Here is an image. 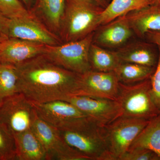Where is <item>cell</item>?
<instances>
[{"label":"cell","instance_id":"1","mask_svg":"<svg viewBox=\"0 0 160 160\" xmlns=\"http://www.w3.org/2000/svg\"><path fill=\"white\" fill-rule=\"evenodd\" d=\"M19 92L33 103L66 101L74 95L79 74L40 55L17 65Z\"/></svg>","mask_w":160,"mask_h":160},{"label":"cell","instance_id":"2","mask_svg":"<svg viewBox=\"0 0 160 160\" xmlns=\"http://www.w3.org/2000/svg\"><path fill=\"white\" fill-rule=\"evenodd\" d=\"M65 1L59 33L62 42L81 40L95 32L104 8L95 0Z\"/></svg>","mask_w":160,"mask_h":160},{"label":"cell","instance_id":"3","mask_svg":"<svg viewBox=\"0 0 160 160\" xmlns=\"http://www.w3.org/2000/svg\"><path fill=\"white\" fill-rule=\"evenodd\" d=\"M58 129L66 142L89 160H114L109 150L105 127L91 119L84 120L74 128Z\"/></svg>","mask_w":160,"mask_h":160},{"label":"cell","instance_id":"4","mask_svg":"<svg viewBox=\"0 0 160 160\" xmlns=\"http://www.w3.org/2000/svg\"><path fill=\"white\" fill-rule=\"evenodd\" d=\"M117 101L122 116L150 120L160 114L152 95L150 78L132 84L119 82Z\"/></svg>","mask_w":160,"mask_h":160},{"label":"cell","instance_id":"5","mask_svg":"<svg viewBox=\"0 0 160 160\" xmlns=\"http://www.w3.org/2000/svg\"><path fill=\"white\" fill-rule=\"evenodd\" d=\"M94 32L77 41L46 46L43 54L59 66L78 74L91 70L89 59Z\"/></svg>","mask_w":160,"mask_h":160},{"label":"cell","instance_id":"6","mask_svg":"<svg viewBox=\"0 0 160 160\" xmlns=\"http://www.w3.org/2000/svg\"><path fill=\"white\" fill-rule=\"evenodd\" d=\"M38 118L33 104L22 93L0 101V124L13 135L32 129Z\"/></svg>","mask_w":160,"mask_h":160},{"label":"cell","instance_id":"7","mask_svg":"<svg viewBox=\"0 0 160 160\" xmlns=\"http://www.w3.org/2000/svg\"><path fill=\"white\" fill-rule=\"evenodd\" d=\"M149 121L121 116L105 126L109 150L114 160H119L128 150L133 140Z\"/></svg>","mask_w":160,"mask_h":160},{"label":"cell","instance_id":"8","mask_svg":"<svg viewBox=\"0 0 160 160\" xmlns=\"http://www.w3.org/2000/svg\"><path fill=\"white\" fill-rule=\"evenodd\" d=\"M119 82L113 71L105 72L91 69L79 74L73 96L117 101Z\"/></svg>","mask_w":160,"mask_h":160},{"label":"cell","instance_id":"9","mask_svg":"<svg viewBox=\"0 0 160 160\" xmlns=\"http://www.w3.org/2000/svg\"><path fill=\"white\" fill-rule=\"evenodd\" d=\"M42 144L47 160H89L68 144L58 129L38 117L32 129Z\"/></svg>","mask_w":160,"mask_h":160},{"label":"cell","instance_id":"10","mask_svg":"<svg viewBox=\"0 0 160 160\" xmlns=\"http://www.w3.org/2000/svg\"><path fill=\"white\" fill-rule=\"evenodd\" d=\"M32 104L38 117L58 129L69 128L83 119L89 118L66 101L56 100Z\"/></svg>","mask_w":160,"mask_h":160},{"label":"cell","instance_id":"11","mask_svg":"<svg viewBox=\"0 0 160 160\" xmlns=\"http://www.w3.org/2000/svg\"><path fill=\"white\" fill-rule=\"evenodd\" d=\"M66 101L102 127L122 116L119 103L115 100L73 96Z\"/></svg>","mask_w":160,"mask_h":160},{"label":"cell","instance_id":"12","mask_svg":"<svg viewBox=\"0 0 160 160\" xmlns=\"http://www.w3.org/2000/svg\"><path fill=\"white\" fill-rule=\"evenodd\" d=\"M8 37L16 38L43 44L56 46L62 43L59 38L49 31L31 14L9 19Z\"/></svg>","mask_w":160,"mask_h":160},{"label":"cell","instance_id":"13","mask_svg":"<svg viewBox=\"0 0 160 160\" xmlns=\"http://www.w3.org/2000/svg\"><path fill=\"white\" fill-rule=\"evenodd\" d=\"M46 45L6 37L0 43V62L17 65L43 54Z\"/></svg>","mask_w":160,"mask_h":160},{"label":"cell","instance_id":"14","mask_svg":"<svg viewBox=\"0 0 160 160\" xmlns=\"http://www.w3.org/2000/svg\"><path fill=\"white\" fill-rule=\"evenodd\" d=\"M97 30L92 42L111 49L124 46L134 33L125 15L99 26Z\"/></svg>","mask_w":160,"mask_h":160},{"label":"cell","instance_id":"15","mask_svg":"<svg viewBox=\"0 0 160 160\" xmlns=\"http://www.w3.org/2000/svg\"><path fill=\"white\" fill-rule=\"evenodd\" d=\"M65 8V0H36L29 12L49 31L59 38Z\"/></svg>","mask_w":160,"mask_h":160},{"label":"cell","instance_id":"16","mask_svg":"<svg viewBox=\"0 0 160 160\" xmlns=\"http://www.w3.org/2000/svg\"><path fill=\"white\" fill-rule=\"evenodd\" d=\"M154 44L145 42H135L124 45L116 51L121 62L139 64L156 67L157 64V53Z\"/></svg>","mask_w":160,"mask_h":160},{"label":"cell","instance_id":"17","mask_svg":"<svg viewBox=\"0 0 160 160\" xmlns=\"http://www.w3.org/2000/svg\"><path fill=\"white\" fill-rule=\"evenodd\" d=\"M135 34L144 37L150 32L160 31V5L153 4L126 15Z\"/></svg>","mask_w":160,"mask_h":160},{"label":"cell","instance_id":"18","mask_svg":"<svg viewBox=\"0 0 160 160\" xmlns=\"http://www.w3.org/2000/svg\"><path fill=\"white\" fill-rule=\"evenodd\" d=\"M18 160H47L42 144L32 129L14 135Z\"/></svg>","mask_w":160,"mask_h":160},{"label":"cell","instance_id":"19","mask_svg":"<svg viewBox=\"0 0 160 160\" xmlns=\"http://www.w3.org/2000/svg\"><path fill=\"white\" fill-rule=\"evenodd\" d=\"M152 5H153L152 0H111L101 14L99 26Z\"/></svg>","mask_w":160,"mask_h":160},{"label":"cell","instance_id":"20","mask_svg":"<svg viewBox=\"0 0 160 160\" xmlns=\"http://www.w3.org/2000/svg\"><path fill=\"white\" fill-rule=\"evenodd\" d=\"M135 149H150L160 158V114L149 120L133 140L128 150Z\"/></svg>","mask_w":160,"mask_h":160},{"label":"cell","instance_id":"21","mask_svg":"<svg viewBox=\"0 0 160 160\" xmlns=\"http://www.w3.org/2000/svg\"><path fill=\"white\" fill-rule=\"evenodd\" d=\"M89 59L91 69L100 72L114 71L121 63L116 51H111L92 42Z\"/></svg>","mask_w":160,"mask_h":160},{"label":"cell","instance_id":"22","mask_svg":"<svg viewBox=\"0 0 160 160\" xmlns=\"http://www.w3.org/2000/svg\"><path fill=\"white\" fill-rule=\"evenodd\" d=\"M155 68L134 63L121 62L113 72L120 82L132 84L150 78Z\"/></svg>","mask_w":160,"mask_h":160},{"label":"cell","instance_id":"23","mask_svg":"<svg viewBox=\"0 0 160 160\" xmlns=\"http://www.w3.org/2000/svg\"><path fill=\"white\" fill-rule=\"evenodd\" d=\"M19 92L16 66L0 62V101Z\"/></svg>","mask_w":160,"mask_h":160},{"label":"cell","instance_id":"24","mask_svg":"<svg viewBox=\"0 0 160 160\" xmlns=\"http://www.w3.org/2000/svg\"><path fill=\"white\" fill-rule=\"evenodd\" d=\"M17 160L14 135L0 124V160Z\"/></svg>","mask_w":160,"mask_h":160},{"label":"cell","instance_id":"25","mask_svg":"<svg viewBox=\"0 0 160 160\" xmlns=\"http://www.w3.org/2000/svg\"><path fill=\"white\" fill-rule=\"evenodd\" d=\"M0 13L9 19L29 16L32 14L19 0H0Z\"/></svg>","mask_w":160,"mask_h":160},{"label":"cell","instance_id":"26","mask_svg":"<svg viewBox=\"0 0 160 160\" xmlns=\"http://www.w3.org/2000/svg\"><path fill=\"white\" fill-rule=\"evenodd\" d=\"M119 160H160V158L150 149H135L127 150Z\"/></svg>","mask_w":160,"mask_h":160},{"label":"cell","instance_id":"27","mask_svg":"<svg viewBox=\"0 0 160 160\" xmlns=\"http://www.w3.org/2000/svg\"><path fill=\"white\" fill-rule=\"evenodd\" d=\"M158 49L157 64L153 74L150 78L151 92L155 104L160 111V48Z\"/></svg>","mask_w":160,"mask_h":160},{"label":"cell","instance_id":"28","mask_svg":"<svg viewBox=\"0 0 160 160\" xmlns=\"http://www.w3.org/2000/svg\"><path fill=\"white\" fill-rule=\"evenodd\" d=\"M150 43L157 45L160 48V31L150 32L146 35Z\"/></svg>","mask_w":160,"mask_h":160},{"label":"cell","instance_id":"29","mask_svg":"<svg viewBox=\"0 0 160 160\" xmlns=\"http://www.w3.org/2000/svg\"><path fill=\"white\" fill-rule=\"evenodd\" d=\"M9 19L0 13V32L7 37H8Z\"/></svg>","mask_w":160,"mask_h":160},{"label":"cell","instance_id":"30","mask_svg":"<svg viewBox=\"0 0 160 160\" xmlns=\"http://www.w3.org/2000/svg\"><path fill=\"white\" fill-rule=\"evenodd\" d=\"M26 9L29 11L31 10L32 7L34 6L36 0H19Z\"/></svg>","mask_w":160,"mask_h":160},{"label":"cell","instance_id":"31","mask_svg":"<svg viewBox=\"0 0 160 160\" xmlns=\"http://www.w3.org/2000/svg\"><path fill=\"white\" fill-rule=\"evenodd\" d=\"M95 1L104 8H106V6L109 4L107 0H95Z\"/></svg>","mask_w":160,"mask_h":160},{"label":"cell","instance_id":"32","mask_svg":"<svg viewBox=\"0 0 160 160\" xmlns=\"http://www.w3.org/2000/svg\"><path fill=\"white\" fill-rule=\"evenodd\" d=\"M6 37H7L5 36H4V35H3L0 32V43Z\"/></svg>","mask_w":160,"mask_h":160},{"label":"cell","instance_id":"33","mask_svg":"<svg viewBox=\"0 0 160 160\" xmlns=\"http://www.w3.org/2000/svg\"><path fill=\"white\" fill-rule=\"evenodd\" d=\"M159 1V0H152V2H153V4H157Z\"/></svg>","mask_w":160,"mask_h":160},{"label":"cell","instance_id":"34","mask_svg":"<svg viewBox=\"0 0 160 160\" xmlns=\"http://www.w3.org/2000/svg\"><path fill=\"white\" fill-rule=\"evenodd\" d=\"M158 3V4H160V0H159V2H158V3Z\"/></svg>","mask_w":160,"mask_h":160},{"label":"cell","instance_id":"35","mask_svg":"<svg viewBox=\"0 0 160 160\" xmlns=\"http://www.w3.org/2000/svg\"><path fill=\"white\" fill-rule=\"evenodd\" d=\"M107 1H109V0H107Z\"/></svg>","mask_w":160,"mask_h":160},{"label":"cell","instance_id":"36","mask_svg":"<svg viewBox=\"0 0 160 160\" xmlns=\"http://www.w3.org/2000/svg\"></svg>","mask_w":160,"mask_h":160}]
</instances>
